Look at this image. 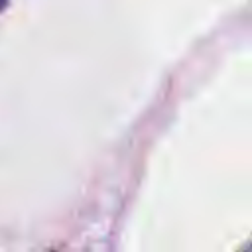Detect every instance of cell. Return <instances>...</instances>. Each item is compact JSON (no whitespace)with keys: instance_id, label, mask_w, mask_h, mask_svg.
<instances>
[{"instance_id":"6da1fadb","label":"cell","mask_w":252,"mask_h":252,"mask_svg":"<svg viewBox=\"0 0 252 252\" xmlns=\"http://www.w3.org/2000/svg\"><path fill=\"white\" fill-rule=\"evenodd\" d=\"M4 6H6V0H0V10H2Z\"/></svg>"}]
</instances>
